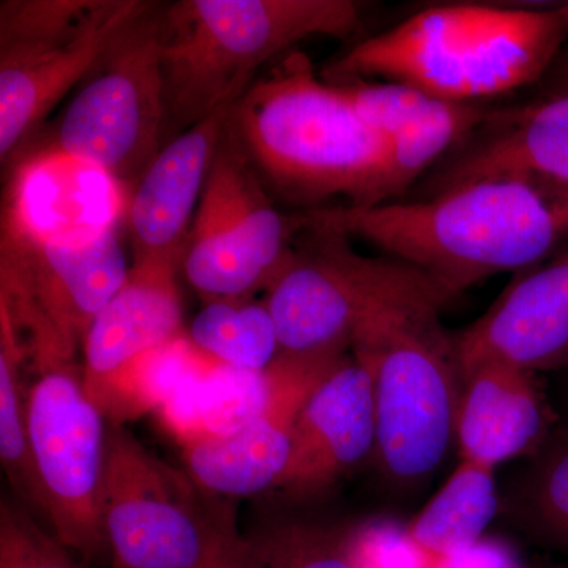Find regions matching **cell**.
<instances>
[{"label":"cell","mask_w":568,"mask_h":568,"mask_svg":"<svg viewBox=\"0 0 568 568\" xmlns=\"http://www.w3.org/2000/svg\"><path fill=\"white\" fill-rule=\"evenodd\" d=\"M291 219L295 226L324 227L376 246L428 276L450 301L485 280L519 274L551 256L568 239V185L504 175L432 200L327 205Z\"/></svg>","instance_id":"obj_1"},{"label":"cell","mask_w":568,"mask_h":568,"mask_svg":"<svg viewBox=\"0 0 568 568\" xmlns=\"http://www.w3.org/2000/svg\"><path fill=\"white\" fill-rule=\"evenodd\" d=\"M568 40V2L448 3L376 33L328 63L331 84L394 81L447 103L474 104L538 84Z\"/></svg>","instance_id":"obj_2"},{"label":"cell","mask_w":568,"mask_h":568,"mask_svg":"<svg viewBox=\"0 0 568 568\" xmlns=\"http://www.w3.org/2000/svg\"><path fill=\"white\" fill-rule=\"evenodd\" d=\"M230 123L268 192L286 203L301 211L335 197L351 207L379 204L386 140L305 52H287L256 78Z\"/></svg>","instance_id":"obj_3"},{"label":"cell","mask_w":568,"mask_h":568,"mask_svg":"<svg viewBox=\"0 0 568 568\" xmlns=\"http://www.w3.org/2000/svg\"><path fill=\"white\" fill-rule=\"evenodd\" d=\"M448 302L418 276L377 306L351 346L372 376L375 462L396 487L428 480L455 443L462 366L455 335L440 321Z\"/></svg>","instance_id":"obj_4"},{"label":"cell","mask_w":568,"mask_h":568,"mask_svg":"<svg viewBox=\"0 0 568 568\" xmlns=\"http://www.w3.org/2000/svg\"><path fill=\"white\" fill-rule=\"evenodd\" d=\"M354 0H181L163 10L166 126L190 129L241 100L257 70L302 41L349 39Z\"/></svg>","instance_id":"obj_5"},{"label":"cell","mask_w":568,"mask_h":568,"mask_svg":"<svg viewBox=\"0 0 568 568\" xmlns=\"http://www.w3.org/2000/svg\"><path fill=\"white\" fill-rule=\"evenodd\" d=\"M189 473L110 425L100 519L112 568H207L234 532L230 508L209 506Z\"/></svg>","instance_id":"obj_6"},{"label":"cell","mask_w":568,"mask_h":568,"mask_svg":"<svg viewBox=\"0 0 568 568\" xmlns=\"http://www.w3.org/2000/svg\"><path fill=\"white\" fill-rule=\"evenodd\" d=\"M129 272L114 231L89 244L55 246L2 230L0 324L39 375L69 368Z\"/></svg>","instance_id":"obj_7"},{"label":"cell","mask_w":568,"mask_h":568,"mask_svg":"<svg viewBox=\"0 0 568 568\" xmlns=\"http://www.w3.org/2000/svg\"><path fill=\"white\" fill-rule=\"evenodd\" d=\"M162 33L163 10L153 6L81 82L47 148L95 164L123 183L140 179L166 129Z\"/></svg>","instance_id":"obj_8"},{"label":"cell","mask_w":568,"mask_h":568,"mask_svg":"<svg viewBox=\"0 0 568 568\" xmlns=\"http://www.w3.org/2000/svg\"><path fill=\"white\" fill-rule=\"evenodd\" d=\"M295 226V224H294ZM267 290L282 353H351L362 325L384 301L425 275L394 257L365 256L346 235L295 226Z\"/></svg>","instance_id":"obj_9"},{"label":"cell","mask_w":568,"mask_h":568,"mask_svg":"<svg viewBox=\"0 0 568 568\" xmlns=\"http://www.w3.org/2000/svg\"><path fill=\"white\" fill-rule=\"evenodd\" d=\"M294 231L227 119L183 253L186 282L204 304L252 301L267 290Z\"/></svg>","instance_id":"obj_10"},{"label":"cell","mask_w":568,"mask_h":568,"mask_svg":"<svg viewBox=\"0 0 568 568\" xmlns=\"http://www.w3.org/2000/svg\"><path fill=\"white\" fill-rule=\"evenodd\" d=\"M104 420L73 366L43 373L29 388V444L44 521L61 544L88 558L106 551L100 519Z\"/></svg>","instance_id":"obj_11"},{"label":"cell","mask_w":568,"mask_h":568,"mask_svg":"<svg viewBox=\"0 0 568 568\" xmlns=\"http://www.w3.org/2000/svg\"><path fill=\"white\" fill-rule=\"evenodd\" d=\"M351 353H282L268 366L272 396L261 416L227 436L183 448L186 473L209 495L252 496L275 488L286 469L295 422L317 386Z\"/></svg>","instance_id":"obj_12"},{"label":"cell","mask_w":568,"mask_h":568,"mask_svg":"<svg viewBox=\"0 0 568 568\" xmlns=\"http://www.w3.org/2000/svg\"><path fill=\"white\" fill-rule=\"evenodd\" d=\"M129 205L126 183L85 160L44 148L14 171L2 230L37 244L84 245L112 233Z\"/></svg>","instance_id":"obj_13"},{"label":"cell","mask_w":568,"mask_h":568,"mask_svg":"<svg viewBox=\"0 0 568 568\" xmlns=\"http://www.w3.org/2000/svg\"><path fill=\"white\" fill-rule=\"evenodd\" d=\"M155 6L145 0H103L77 36L52 47L0 51V156L2 162L48 114L88 78L125 29Z\"/></svg>","instance_id":"obj_14"},{"label":"cell","mask_w":568,"mask_h":568,"mask_svg":"<svg viewBox=\"0 0 568 568\" xmlns=\"http://www.w3.org/2000/svg\"><path fill=\"white\" fill-rule=\"evenodd\" d=\"M459 366L499 358L532 372L568 365V239L455 335Z\"/></svg>","instance_id":"obj_15"},{"label":"cell","mask_w":568,"mask_h":568,"mask_svg":"<svg viewBox=\"0 0 568 568\" xmlns=\"http://www.w3.org/2000/svg\"><path fill=\"white\" fill-rule=\"evenodd\" d=\"M375 452L372 376L351 354L302 407L290 459L275 488L294 497L320 495L365 459L375 458Z\"/></svg>","instance_id":"obj_16"},{"label":"cell","mask_w":568,"mask_h":568,"mask_svg":"<svg viewBox=\"0 0 568 568\" xmlns=\"http://www.w3.org/2000/svg\"><path fill=\"white\" fill-rule=\"evenodd\" d=\"M235 104L183 130L138 179L130 197L133 264L181 268L194 215Z\"/></svg>","instance_id":"obj_17"},{"label":"cell","mask_w":568,"mask_h":568,"mask_svg":"<svg viewBox=\"0 0 568 568\" xmlns=\"http://www.w3.org/2000/svg\"><path fill=\"white\" fill-rule=\"evenodd\" d=\"M178 271L173 265L133 264L126 282L93 321L82 347L81 376L100 413L136 362L183 335Z\"/></svg>","instance_id":"obj_18"},{"label":"cell","mask_w":568,"mask_h":568,"mask_svg":"<svg viewBox=\"0 0 568 568\" xmlns=\"http://www.w3.org/2000/svg\"><path fill=\"white\" fill-rule=\"evenodd\" d=\"M547 428L537 372L499 358L463 366L455 425L459 459L496 470L536 448Z\"/></svg>","instance_id":"obj_19"},{"label":"cell","mask_w":568,"mask_h":568,"mask_svg":"<svg viewBox=\"0 0 568 568\" xmlns=\"http://www.w3.org/2000/svg\"><path fill=\"white\" fill-rule=\"evenodd\" d=\"M474 179H547L568 185V95L488 112L465 148Z\"/></svg>","instance_id":"obj_20"},{"label":"cell","mask_w":568,"mask_h":568,"mask_svg":"<svg viewBox=\"0 0 568 568\" xmlns=\"http://www.w3.org/2000/svg\"><path fill=\"white\" fill-rule=\"evenodd\" d=\"M496 510L495 469L459 459L446 484L406 530L436 566L437 560L484 538Z\"/></svg>","instance_id":"obj_21"},{"label":"cell","mask_w":568,"mask_h":568,"mask_svg":"<svg viewBox=\"0 0 568 568\" xmlns=\"http://www.w3.org/2000/svg\"><path fill=\"white\" fill-rule=\"evenodd\" d=\"M488 108L480 103H444L424 121L388 138L379 204L405 200L407 193L476 129Z\"/></svg>","instance_id":"obj_22"},{"label":"cell","mask_w":568,"mask_h":568,"mask_svg":"<svg viewBox=\"0 0 568 568\" xmlns=\"http://www.w3.org/2000/svg\"><path fill=\"white\" fill-rule=\"evenodd\" d=\"M186 335L213 362L233 368L263 372L282 354L265 301L207 302Z\"/></svg>","instance_id":"obj_23"},{"label":"cell","mask_w":568,"mask_h":568,"mask_svg":"<svg viewBox=\"0 0 568 568\" xmlns=\"http://www.w3.org/2000/svg\"><path fill=\"white\" fill-rule=\"evenodd\" d=\"M216 362L201 353L189 335L171 339L136 362L119 381L102 414L111 425H123L159 409L186 381L207 375Z\"/></svg>","instance_id":"obj_24"},{"label":"cell","mask_w":568,"mask_h":568,"mask_svg":"<svg viewBox=\"0 0 568 568\" xmlns=\"http://www.w3.org/2000/svg\"><path fill=\"white\" fill-rule=\"evenodd\" d=\"M21 358L9 328L0 324V458L24 507L44 519L43 496L29 444L28 394L21 387Z\"/></svg>","instance_id":"obj_25"},{"label":"cell","mask_w":568,"mask_h":568,"mask_svg":"<svg viewBox=\"0 0 568 568\" xmlns=\"http://www.w3.org/2000/svg\"><path fill=\"white\" fill-rule=\"evenodd\" d=\"M246 540L260 568H353L345 530L316 523L284 519L264 526Z\"/></svg>","instance_id":"obj_26"},{"label":"cell","mask_w":568,"mask_h":568,"mask_svg":"<svg viewBox=\"0 0 568 568\" xmlns=\"http://www.w3.org/2000/svg\"><path fill=\"white\" fill-rule=\"evenodd\" d=\"M103 0H3L0 51L52 47L77 36Z\"/></svg>","instance_id":"obj_27"},{"label":"cell","mask_w":568,"mask_h":568,"mask_svg":"<svg viewBox=\"0 0 568 568\" xmlns=\"http://www.w3.org/2000/svg\"><path fill=\"white\" fill-rule=\"evenodd\" d=\"M268 366L252 372L216 365L204 377L201 410L205 437L233 435L264 413L272 396Z\"/></svg>","instance_id":"obj_28"},{"label":"cell","mask_w":568,"mask_h":568,"mask_svg":"<svg viewBox=\"0 0 568 568\" xmlns=\"http://www.w3.org/2000/svg\"><path fill=\"white\" fill-rule=\"evenodd\" d=\"M335 85H339L358 118L384 140L405 132L447 103L402 82L354 81Z\"/></svg>","instance_id":"obj_29"},{"label":"cell","mask_w":568,"mask_h":568,"mask_svg":"<svg viewBox=\"0 0 568 568\" xmlns=\"http://www.w3.org/2000/svg\"><path fill=\"white\" fill-rule=\"evenodd\" d=\"M0 568H80L70 549L41 528L31 510L0 504Z\"/></svg>","instance_id":"obj_30"},{"label":"cell","mask_w":568,"mask_h":568,"mask_svg":"<svg viewBox=\"0 0 568 568\" xmlns=\"http://www.w3.org/2000/svg\"><path fill=\"white\" fill-rule=\"evenodd\" d=\"M526 500L538 532L568 552V439L538 465Z\"/></svg>","instance_id":"obj_31"},{"label":"cell","mask_w":568,"mask_h":568,"mask_svg":"<svg viewBox=\"0 0 568 568\" xmlns=\"http://www.w3.org/2000/svg\"><path fill=\"white\" fill-rule=\"evenodd\" d=\"M345 544L353 568H435V560L414 544L406 526L390 521L375 519L347 529Z\"/></svg>","instance_id":"obj_32"},{"label":"cell","mask_w":568,"mask_h":568,"mask_svg":"<svg viewBox=\"0 0 568 568\" xmlns=\"http://www.w3.org/2000/svg\"><path fill=\"white\" fill-rule=\"evenodd\" d=\"M435 568H523L518 556L506 544L480 538L455 555L437 560Z\"/></svg>","instance_id":"obj_33"},{"label":"cell","mask_w":568,"mask_h":568,"mask_svg":"<svg viewBox=\"0 0 568 568\" xmlns=\"http://www.w3.org/2000/svg\"><path fill=\"white\" fill-rule=\"evenodd\" d=\"M207 568H260L253 549L237 529L226 538Z\"/></svg>","instance_id":"obj_34"},{"label":"cell","mask_w":568,"mask_h":568,"mask_svg":"<svg viewBox=\"0 0 568 568\" xmlns=\"http://www.w3.org/2000/svg\"><path fill=\"white\" fill-rule=\"evenodd\" d=\"M538 85H540V99L568 95V40Z\"/></svg>","instance_id":"obj_35"}]
</instances>
